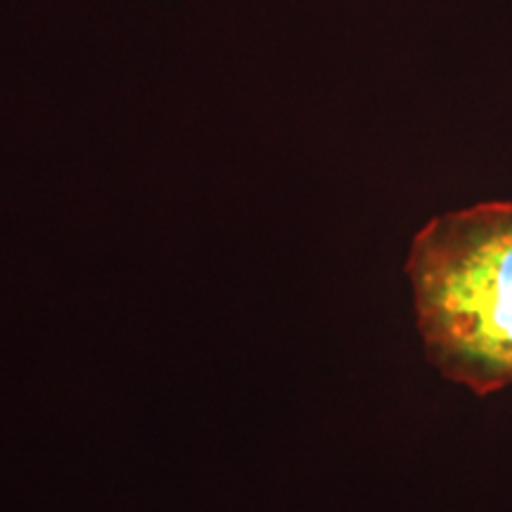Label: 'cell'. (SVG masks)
I'll list each match as a JSON object with an SVG mask.
<instances>
[{"label":"cell","mask_w":512,"mask_h":512,"mask_svg":"<svg viewBox=\"0 0 512 512\" xmlns=\"http://www.w3.org/2000/svg\"><path fill=\"white\" fill-rule=\"evenodd\" d=\"M427 361L477 396L512 384V202L446 211L408 254Z\"/></svg>","instance_id":"6da1fadb"}]
</instances>
